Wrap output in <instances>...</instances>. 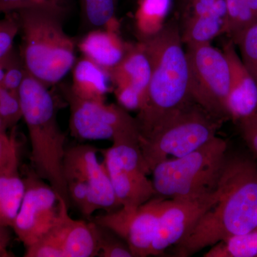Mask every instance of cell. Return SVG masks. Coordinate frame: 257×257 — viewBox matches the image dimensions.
<instances>
[{
  "label": "cell",
  "mask_w": 257,
  "mask_h": 257,
  "mask_svg": "<svg viewBox=\"0 0 257 257\" xmlns=\"http://www.w3.org/2000/svg\"><path fill=\"white\" fill-rule=\"evenodd\" d=\"M216 189L217 200L175 245L176 256H192L229 236L256 229V162L228 154Z\"/></svg>",
  "instance_id": "obj_1"
},
{
  "label": "cell",
  "mask_w": 257,
  "mask_h": 257,
  "mask_svg": "<svg viewBox=\"0 0 257 257\" xmlns=\"http://www.w3.org/2000/svg\"><path fill=\"white\" fill-rule=\"evenodd\" d=\"M140 40L151 65L150 83L136 117L140 138L194 101L178 19Z\"/></svg>",
  "instance_id": "obj_2"
},
{
  "label": "cell",
  "mask_w": 257,
  "mask_h": 257,
  "mask_svg": "<svg viewBox=\"0 0 257 257\" xmlns=\"http://www.w3.org/2000/svg\"><path fill=\"white\" fill-rule=\"evenodd\" d=\"M21 35L20 55L29 74L47 87L58 84L72 71L77 41L64 31L67 12L33 5L13 12Z\"/></svg>",
  "instance_id": "obj_3"
},
{
  "label": "cell",
  "mask_w": 257,
  "mask_h": 257,
  "mask_svg": "<svg viewBox=\"0 0 257 257\" xmlns=\"http://www.w3.org/2000/svg\"><path fill=\"white\" fill-rule=\"evenodd\" d=\"M19 95L31 145L34 172L70 204L63 175L66 135L59 124L55 99L49 87L28 72Z\"/></svg>",
  "instance_id": "obj_4"
},
{
  "label": "cell",
  "mask_w": 257,
  "mask_h": 257,
  "mask_svg": "<svg viewBox=\"0 0 257 257\" xmlns=\"http://www.w3.org/2000/svg\"><path fill=\"white\" fill-rule=\"evenodd\" d=\"M227 143L215 137L183 157L167 159L152 170L157 197L193 199L215 192L225 161Z\"/></svg>",
  "instance_id": "obj_5"
},
{
  "label": "cell",
  "mask_w": 257,
  "mask_h": 257,
  "mask_svg": "<svg viewBox=\"0 0 257 257\" xmlns=\"http://www.w3.org/2000/svg\"><path fill=\"white\" fill-rule=\"evenodd\" d=\"M224 121L197 103H190L151 133L139 140L140 150L151 174L169 157H183L217 136Z\"/></svg>",
  "instance_id": "obj_6"
},
{
  "label": "cell",
  "mask_w": 257,
  "mask_h": 257,
  "mask_svg": "<svg viewBox=\"0 0 257 257\" xmlns=\"http://www.w3.org/2000/svg\"><path fill=\"white\" fill-rule=\"evenodd\" d=\"M99 150L92 145H78L66 150L63 175L69 202L86 218L95 211L120 207Z\"/></svg>",
  "instance_id": "obj_7"
},
{
  "label": "cell",
  "mask_w": 257,
  "mask_h": 257,
  "mask_svg": "<svg viewBox=\"0 0 257 257\" xmlns=\"http://www.w3.org/2000/svg\"><path fill=\"white\" fill-rule=\"evenodd\" d=\"M69 107V128L73 138L86 141L109 140L139 143L140 128L136 117L119 104L81 99L64 87Z\"/></svg>",
  "instance_id": "obj_8"
},
{
  "label": "cell",
  "mask_w": 257,
  "mask_h": 257,
  "mask_svg": "<svg viewBox=\"0 0 257 257\" xmlns=\"http://www.w3.org/2000/svg\"><path fill=\"white\" fill-rule=\"evenodd\" d=\"M189 87L193 101L223 121L230 119L229 64L210 43L187 45Z\"/></svg>",
  "instance_id": "obj_9"
},
{
  "label": "cell",
  "mask_w": 257,
  "mask_h": 257,
  "mask_svg": "<svg viewBox=\"0 0 257 257\" xmlns=\"http://www.w3.org/2000/svg\"><path fill=\"white\" fill-rule=\"evenodd\" d=\"M99 152L120 207L135 209L157 197L139 143H114Z\"/></svg>",
  "instance_id": "obj_10"
},
{
  "label": "cell",
  "mask_w": 257,
  "mask_h": 257,
  "mask_svg": "<svg viewBox=\"0 0 257 257\" xmlns=\"http://www.w3.org/2000/svg\"><path fill=\"white\" fill-rule=\"evenodd\" d=\"M24 180L25 194L12 229L27 248L55 225L60 214V196L35 172Z\"/></svg>",
  "instance_id": "obj_11"
},
{
  "label": "cell",
  "mask_w": 257,
  "mask_h": 257,
  "mask_svg": "<svg viewBox=\"0 0 257 257\" xmlns=\"http://www.w3.org/2000/svg\"><path fill=\"white\" fill-rule=\"evenodd\" d=\"M164 199L155 197L135 209L106 211L93 221L124 240L134 257L150 256Z\"/></svg>",
  "instance_id": "obj_12"
},
{
  "label": "cell",
  "mask_w": 257,
  "mask_h": 257,
  "mask_svg": "<svg viewBox=\"0 0 257 257\" xmlns=\"http://www.w3.org/2000/svg\"><path fill=\"white\" fill-rule=\"evenodd\" d=\"M217 198L216 189L211 194L197 199H164L152 243L151 256H163L167 248L177 245L216 202Z\"/></svg>",
  "instance_id": "obj_13"
},
{
  "label": "cell",
  "mask_w": 257,
  "mask_h": 257,
  "mask_svg": "<svg viewBox=\"0 0 257 257\" xmlns=\"http://www.w3.org/2000/svg\"><path fill=\"white\" fill-rule=\"evenodd\" d=\"M60 214L45 235L60 250L63 257L98 256L100 231L94 221L74 219L69 214L68 203L60 197Z\"/></svg>",
  "instance_id": "obj_14"
},
{
  "label": "cell",
  "mask_w": 257,
  "mask_h": 257,
  "mask_svg": "<svg viewBox=\"0 0 257 257\" xmlns=\"http://www.w3.org/2000/svg\"><path fill=\"white\" fill-rule=\"evenodd\" d=\"M235 46L230 40L225 44L222 52L229 67L230 119L239 122L257 114V84L245 67Z\"/></svg>",
  "instance_id": "obj_15"
},
{
  "label": "cell",
  "mask_w": 257,
  "mask_h": 257,
  "mask_svg": "<svg viewBox=\"0 0 257 257\" xmlns=\"http://www.w3.org/2000/svg\"><path fill=\"white\" fill-rule=\"evenodd\" d=\"M130 45L125 43L116 30L96 29L86 32L77 42L83 57L109 72L124 58Z\"/></svg>",
  "instance_id": "obj_16"
},
{
  "label": "cell",
  "mask_w": 257,
  "mask_h": 257,
  "mask_svg": "<svg viewBox=\"0 0 257 257\" xmlns=\"http://www.w3.org/2000/svg\"><path fill=\"white\" fill-rule=\"evenodd\" d=\"M109 74L114 87L133 88L143 96V100L151 77V65L141 43L130 45L124 58Z\"/></svg>",
  "instance_id": "obj_17"
},
{
  "label": "cell",
  "mask_w": 257,
  "mask_h": 257,
  "mask_svg": "<svg viewBox=\"0 0 257 257\" xmlns=\"http://www.w3.org/2000/svg\"><path fill=\"white\" fill-rule=\"evenodd\" d=\"M72 72L69 88L74 95L87 100L105 101L111 82L107 71L82 56L76 61Z\"/></svg>",
  "instance_id": "obj_18"
},
{
  "label": "cell",
  "mask_w": 257,
  "mask_h": 257,
  "mask_svg": "<svg viewBox=\"0 0 257 257\" xmlns=\"http://www.w3.org/2000/svg\"><path fill=\"white\" fill-rule=\"evenodd\" d=\"M183 20L181 35L186 45L210 43L214 37L225 33L226 30V13L211 12Z\"/></svg>",
  "instance_id": "obj_19"
},
{
  "label": "cell",
  "mask_w": 257,
  "mask_h": 257,
  "mask_svg": "<svg viewBox=\"0 0 257 257\" xmlns=\"http://www.w3.org/2000/svg\"><path fill=\"white\" fill-rule=\"evenodd\" d=\"M25 191L19 168L0 175V226L13 227Z\"/></svg>",
  "instance_id": "obj_20"
},
{
  "label": "cell",
  "mask_w": 257,
  "mask_h": 257,
  "mask_svg": "<svg viewBox=\"0 0 257 257\" xmlns=\"http://www.w3.org/2000/svg\"><path fill=\"white\" fill-rule=\"evenodd\" d=\"M81 22L86 32L96 29L117 30L118 0H79Z\"/></svg>",
  "instance_id": "obj_21"
},
{
  "label": "cell",
  "mask_w": 257,
  "mask_h": 257,
  "mask_svg": "<svg viewBox=\"0 0 257 257\" xmlns=\"http://www.w3.org/2000/svg\"><path fill=\"white\" fill-rule=\"evenodd\" d=\"M204 257H257V229L234 235L210 246Z\"/></svg>",
  "instance_id": "obj_22"
},
{
  "label": "cell",
  "mask_w": 257,
  "mask_h": 257,
  "mask_svg": "<svg viewBox=\"0 0 257 257\" xmlns=\"http://www.w3.org/2000/svg\"><path fill=\"white\" fill-rule=\"evenodd\" d=\"M226 23L225 33L234 44L248 29L257 23V17L246 0H225Z\"/></svg>",
  "instance_id": "obj_23"
},
{
  "label": "cell",
  "mask_w": 257,
  "mask_h": 257,
  "mask_svg": "<svg viewBox=\"0 0 257 257\" xmlns=\"http://www.w3.org/2000/svg\"><path fill=\"white\" fill-rule=\"evenodd\" d=\"M172 0H139L136 13L137 28L140 39L148 36L158 30L160 23L170 9Z\"/></svg>",
  "instance_id": "obj_24"
},
{
  "label": "cell",
  "mask_w": 257,
  "mask_h": 257,
  "mask_svg": "<svg viewBox=\"0 0 257 257\" xmlns=\"http://www.w3.org/2000/svg\"><path fill=\"white\" fill-rule=\"evenodd\" d=\"M0 117L8 130L16 127L23 119V109L19 92L0 86Z\"/></svg>",
  "instance_id": "obj_25"
},
{
  "label": "cell",
  "mask_w": 257,
  "mask_h": 257,
  "mask_svg": "<svg viewBox=\"0 0 257 257\" xmlns=\"http://www.w3.org/2000/svg\"><path fill=\"white\" fill-rule=\"evenodd\" d=\"M245 67L257 84V23L248 29L236 42Z\"/></svg>",
  "instance_id": "obj_26"
},
{
  "label": "cell",
  "mask_w": 257,
  "mask_h": 257,
  "mask_svg": "<svg viewBox=\"0 0 257 257\" xmlns=\"http://www.w3.org/2000/svg\"><path fill=\"white\" fill-rule=\"evenodd\" d=\"M26 74L20 51L14 47L6 56L4 80L2 86L13 92H19Z\"/></svg>",
  "instance_id": "obj_27"
},
{
  "label": "cell",
  "mask_w": 257,
  "mask_h": 257,
  "mask_svg": "<svg viewBox=\"0 0 257 257\" xmlns=\"http://www.w3.org/2000/svg\"><path fill=\"white\" fill-rule=\"evenodd\" d=\"M98 225V224H97ZM99 257H134L131 250L124 240L112 231L99 226Z\"/></svg>",
  "instance_id": "obj_28"
},
{
  "label": "cell",
  "mask_w": 257,
  "mask_h": 257,
  "mask_svg": "<svg viewBox=\"0 0 257 257\" xmlns=\"http://www.w3.org/2000/svg\"><path fill=\"white\" fill-rule=\"evenodd\" d=\"M15 128L10 135L0 137V175L19 168L20 151Z\"/></svg>",
  "instance_id": "obj_29"
},
{
  "label": "cell",
  "mask_w": 257,
  "mask_h": 257,
  "mask_svg": "<svg viewBox=\"0 0 257 257\" xmlns=\"http://www.w3.org/2000/svg\"><path fill=\"white\" fill-rule=\"evenodd\" d=\"M19 32L20 28L15 13L3 15L0 19V59L14 48L15 40Z\"/></svg>",
  "instance_id": "obj_30"
},
{
  "label": "cell",
  "mask_w": 257,
  "mask_h": 257,
  "mask_svg": "<svg viewBox=\"0 0 257 257\" xmlns=\"http://www.w3.org/2000/svg\"><path fill=\"white\" fill-rule=\"evenodd\" d=\"M72 0H0V15L33 5H47L58 8L68 13Z\"/></svg>",
  "instance_id": "obj_31"
},
{
  "label": "cell",
  "mask_w": 257,
  "mask_h": 257,
  "mask_svg": "<svg viewBox=\"0 0 257 257\" xmlns=\"http://www.w3.org/2000/svg\"><path fill=\"white\" fill-rule=\"evenodd\" d=\"M211 12L226 13V5L225 0H189L185 8L181 12L182 18L199 16Z\"/></svg>",
  "instance_id": "obj_32"
},
{
  "label": "cell",
  "mask_w": 257,
  "mask_h": 257,
  "mask_svg": "<svg viewBox=\"0 0 257 257\" xmlns=\"http://www.w3.org/2000/svg\"><path fill=\"white\" fill-rule=\"evenodd\" d=\"M238 123L243 140L257 159V114Z\"/></svg>",
  "instance_id": "obj_33"
},
{
  "label": "cell",
  "mask_w": 257,
  "mask_h": 257,
  "mask_svg": "<svg viewBox=\"0 0 257 257\" xmlns=\"http://www.w3.org/2000/svg\"><path fill=\"white\" fill-rule=\"evenodd\" d=\"M11 240L12 236L10 232V228L0 226V257L15 256L9 251Z\"/></svg>",
  "instance_id": "obj_34"
},
{
  "label": "cell",
  "mask_w": 257,
  "mask_h": 257,
  "mask_svg": "<svg viewBox=\"0 0 257 257\" xmlns=\"http://www.w3.org/2000/svg\"><path fill=\"white\" fill-rule=\"evenodd\" d=\"M6 56L0 59V86L3 85V80H4Z\"/></svg>",
  "instance_id": "obj_35"
},
{
  "label": "cell",
  "mask_w": 257,
  "mask_h": 257,
  "mask_svg": "<svg viewBox=\"0 0 257 257\" xmlns=\"http://www.w3.org/2000/svg\"><path fill=\"white\" fill-rule=\"evenodd\" d=\"M8 128L6 125L5 124L4 121H3L2 118L0 117V137H4L8 135Z\"/></svg>",
  "instance_id": "obj_36"
},
{
  "label": "cell",
  "mask_w": 257,
  "mask_h": 257,
  "mask_svg": "<svg viewBox=\"0 0 257 257\" xmlns=\"http://www.w3.org/2000/svg\"><path fill=\"white\" fill-rule=\"evenodd\" d=\"M246 1L257 17V0H246Z\"/></svg>",
  "instance_id": "obj_37"
},
{
  "label": "cell",
  "mask_w": 257,
  "mask_h": 257,
  "mask_svg": "<svg viewBox=\"0 0 257 257\" xmlns=\"http://www.w3.org/2000/svg\"><path fill=\"white\" fill-rule=\"evenodd\" d=\"M189 0H177V8L179 12H182L184 8H185L186 5L189 3Z\"/></svg>",
  "instance_id": "obj_38"
},
{
  "label": "cell",
  "mask_w": 257,
  "mask_h": 257,
  "mask_svg": "<svg viewBox=\"0 0 257 257\" xmlns=\"http://www.w3.org/2000/svg\"><path fill=\"white\" fill-rule=\"evenodd\" d=\"M133 1H134V2H137V3H138V2L139 1V0H133Z\"/></svg>",
  "instance_id": "obj_39"
},
{
  "label": "cell",
  "mask_w": 257,
  "mask_h": 257,
  "mask_svg": "<svg viewBox=\"0 0 257 257\" xmlns=\"http://www.w3.org/2000/svg\"><path fill=\"white\" fill-rule=\"evenodd\" d=\"M256 229H257V227H256Z\"/></svg>",
  "instance_id": "obj_40"
}]
</instances>
